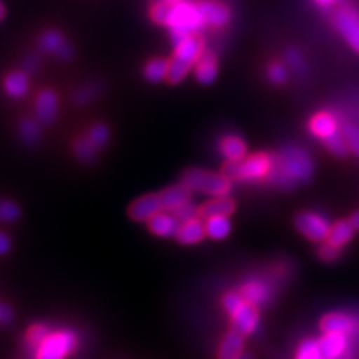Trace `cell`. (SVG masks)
<instances>
[{"label":"cell","instance_id":"obj_1","mask_svg":"<svg viewBox=\"0 0 359 359\" xmlns=\"http://www.w3.org/2000/svg\"><path fill=\"white\" fill-rule=\"evenodd\" d=\"M313 175V161L306 150L289 145L276 157L266 180L280 189H292L306 183Z\"/></svg>","mask_w":359,"mask_h":359},{"label":"cell","instance_id":"obj_2","mask_svg":"<svg viewBox=\"0 0 359 359\" xmlns=\"http://www.w3.org/2000/svg\"><path fill=\"white\" fill-rule=\"evenodd\" d=\"M165 26L170 29L171 41L174 47H177L186 38L198 35L205 27V22L202 20L198 4L183 0V2L170 5Z\"/></svg>","mask_w":359,"mask_h":359},{"label":"cell","instance_id":"obj_3","mask_svg":"<svg viewBox=\"0 0 359 359\" xmlns=\"http://www.w3.org/2000/svg\"><path fill=\"white\" fill-rule=\"evenodd\" d=\"M202 53H204V39L199 36V33L180 42L175 47L174 57L170 60V72L166 80L171 84L183 81Z\"/></svg>","mask_w":359,"mask_h":359},{"label":"cell","instance_id":"obj_4","mask_svg":"<svg viewBox=\"0 0 359 359\" xmlns=\"http://www.w3.org/2000/svg\"><path fill=\"white\" fill-rule=\"evenodd\" d=\"M222 304L232 319V330L238 331L244 337L255 332L259 325V311H257V307L247 302L240 295V292L224 294Z\"/></svg>","mask_w":359,"mask_h":359},{"label":"cell","instance_id":"obj_5","mask_svg":"<svg viewBox=\"0 0 359 359\" xmlns=\"http://www.w3.org/2000/svg\"><path fill=\"white\" fill-rule=\"evenodd\" d=\"M182 184H184L190 192L205 194L212 198L228 196L232 189L231 180L224 174L198 170V168H192L183 174Z\"/></svg>","mask_w":359,"mask_h":359},{"label":"cell","instance_id":"obj_6","mask_svg":"<svg viewBox=\"0 0 359 359\" xmlns=\"http://www.w3.org/2000/svg\"><path fill=\"white\" fill-rule=\"evenodd\" d=\"M273 166V157L265 153L245 156L237 162H228L224 166V175L237 182H259L268 177Z\"/></svg>","mask_w":359,"mask_h":359},{"label":"cell","instance_id":"obj_7","mask_svg":"<svg viewBox=\"0 0 359 359\" xmlns=\"http://www.w3.org/2000/svg\"><path fill=\"white\" fill-rule=\"evenodd\" d=\"M78 347V337L69 330L51 332L43 340L35 359H65Z\"/></svg>","mask_w":359,"mask_h":359},{"label":"cell","instance_id":"obj_8","mask_svg":"<svg viewBox=\"0 0 359 359\" xmlns=\"http://www.w3.org/2000/svg\"><path fill=\"white\" fill-rule=\"evenodd\" d=\"M297 229L311 241H327L332 224L328 217L316 211L301 212L295 219Z\"/></svg>","mask_w":359,"mask_h":359},{"label":"cell","instance_id":"obj_9","mask_svg":"<svg viewBox=\"0 0 359 359\" xmlns=\"http://www.w3.org/2000/svg\"><path fill=\"white\" fill-rule=\"evenodd\" d=\"M38 50L41 53L54 54L60 60H71L74 57V50L71 43L66 41L63 33L57 29L45 30L38 39Z\"/></svg>","mask_w":359,"mask_h":359},{"label":"cell","instance_id":"obj_10","mask_svg":"<svg viewBox=\"0 0 359 359\" xmlns=\"http://www.w3.org/2000/svg\"><path fill=\"white\" fill-rule=\"evenodd\" d=\"M334 22L344 41L351 45L355 53L359 54V15L353 9L341 8L337 11Z\"/></svg>","mask_w":359,"mask_h":359},{"label":"cell","instance_id":"obj_11","mask_svg":"<svg viewBox=\"0 0 359 359\" xmlns=\"http://www.w3.org/2000/svg\"><path fill=\"white\" fill-rule=\"evenodd\" d=\"M318 343L322 359H341L352 346L351 337L340 332L325 334Z\"/></svg>","mask_w":359,"mask_h":359},{"label":"cell","instance_id":"obj_12","mask_svg":"<svg viewBox=\"0 0 359 359\" xmlns=\"http://www.w3.org/2000/svg\"><path fill=\"white\" fill-rule=\"evenodd\" d=\"M161 211L165 210L159 194H150L132 202L129 207V216L135 222H147Z\"/></svg>","mask_w":359,"mask_h":359},{"label":"cell","instance_id":"obj_13","mask_svg":"<svg viewBox=\"0 0 359 359\" xmlns=\"http://www.w3.org/2000/svg\"><path fill=\"white\" fill-rule=\"evenodd\" d=\"M196 4L205 26L223 27L229 22L231 11L226 5L216 2V0H199Z\"/></svg>","mask_w":359,"mask_h":359},{"label":"cell","instance_id":"obj_14","mask_svg":"<svg viewBox=\"0 0 359 359\" xmlns=\"http://www.w3.org/2000/svg\"><path fill=\"white\" fill-rule=\"evenodd\" d=\"M36 118L42 125H51L59 112V97L54 90L43 88L35 100Z\"/></svg>","mask_w":359,"mask_h":359},{"label":"cell","instance_id":"obj_15","mask_svg":"<svg viewBox=\"0 0 359 359\" xmlns=\"http://www.w3.org/2000/svg\"><path fill=\"white\" fill-rule=\"evenodd\" d=\"M240 295L255 307H261L271 298L273 289L264 280L250 278L240 287Z\"/></svg>","mask_w":359,"mask_h":359},{"label":"cell","instance_id":"obj_16","mask_svg":"<svg viewBox=\"0 0 359 359\" xmlns=\"http://www.w3.org/2000/svg\"><path fill=\"white\" fill-rule=\"evenodd\" d=\"M147 224L150 232L157 235V237L171 238L177 235L182 222H180L171 211H161L154 215L150 220H147Z\"/></svg>","mask_w":359,"mask_h":359},{"label":"cell","instance_id":"obj_17","mask_svg":"<svg viewBox=\"0 0 359 359\" xmlns=\"http://www.w3.org/2000/svg\"><path fill=\"white\" fill-rule=\"evenodd\" d=\"M205 224L202 223L199 219H190L186 222H182L180 224V229L175 235V238L180 244L184 245H192L205 238Z\"/></svg>","mask_w":359,"mask_h":359},{"label":"cell","instance_id":"obj_18","mask_svg":"<svg viewBox=\"0 0 359 359\" xmlns=\"http://www.w3.org/2000/svg\"><path fill=\"white\" fill-rule=\"evenodd\" d=\"M310 130L314 137L327 140L332 137L334 133L339 132V120H337L331 112H318V114L313 116V118L310 120Z\"/></svg>","mask_w":359,"mask_h":359},{"label":"cell","instance_id":"obj_19","mask_svg":"<svg viewBox=\"0 0 359 359\" xmlns=\"http://www.w3.org/2000/svg\"><path fill=\"white\" fill-rule=\"evenodd\" d=\"M195 76L201 84H211L217 76V60L211 51H204L195 63Z\"/></svg>","mask_w":359,"mask_h":359},{"label":"cell","instance_id":"obj_20","mask_svg":"<svg viewBox=\"0 0 359 359\" xmlns=\"http://www.w3.org/2000/svg\"><path fill=\"white\" fill-rule=\"evenodd\" d=\"M244 351V335L231 330L220 343L217 353L219 359H241Z\"/></svg>","mask_w":359,"mask_h":359},{"label":"cell","instance_id":"obj_21","mask_svg":"<svg viewBox=\"0 0 359 359\" xmlns=\"http://www.w3.org/2000/svg\"><path fill=\"white\" fill-rule=\"evenodd\" d=\"M219 151L228 162H237L245 157L247 145L237 135H226L219 142Z\"/></svg>","mask_w":359,"mask_h":359},{"label":"cell","instance_id":"obj_22","mask_svg":"<svg viewBox=\"0 0 359 359\" xmlns=\"http://www.w3.org/2000/svg\"><path fill=\"white\" fill-rule=\"evenodd\" d=\"M162 205L165 211H174L180 205L186 204V202L190 201V190L184 184H175L168 187L159 194Z\"/></svg>","mask_w":359,"mask_h":359},{"label":"cell","instance_id":"obj_23","mask_svg":"<svg viewBox=\"0 0 359 359\" xmlns=\"http://www.w3.org/2000/svg\"><path fill=\"white\" fill-rule=\"evenodd\" d=\"M235 211V202L228 196H217L205 202L204 205L198 208V215L202 217H215V216H231Z\"/></svg>","mask_w":359,"mask_h":359},{"label":"cell","instance_id":"obj_24","mask_svg":"<svg viewBox=\"0 0 359 359\" xmlns=\"http://www.w3.org/2000/svg\"><path fill=\"white\" fill-rule=\"evenodd\" d=\"M4 90L9 97H22L29 90V75L25 71L9 72L4 80Z\"/></svg>","mask_w":359,"mask_h":359},{"label":"cell","instance_id":"obj_25","mask_svg":"<svg viewBox=\"0 0 359 359\" xmlns=\"http://www.w3.org/2000/svg\"><path fill=\"white\" fill-rule=\"evenodd\" d=\"M355 235V229L351 224L349 220H339L335 224L331 226V232L328 235V243H331L335 247H341L346 245L347 243H351Z\"/></svg>","mask_w":359,"mask_h":359},{"label":"cell","instance_id":"obj_26","mask_svg":"<svg viewBox=\"0 0 359 359\" xmlns=\"http://www.w3.org/2000/svg\"><path fill=\"white\" fill-rule=\"evenodd\" d=\"M50 328L47 327V325H42V323H36L33 325V327L27 331L26 334V340H25V349L26 352L35 358L36 353H38V349L41 347V344L43 343V340L47 339V337L50 335Z\"/></svg>","mask_w":359,"mask_h":359},{"label":"cell","instance_id":"obj_27","mask_svg":"<svg viewBox=\"0 0 359 359\" xmlns=\"http://www.w3.org/2000/svg\"><path fill=\"white\" fill-rule=\"evenodd\" d=\"M72 150L81 163H93L96 161L97 147L87 137H76L72 142Z\"/></svg>","mask_w":359,"mask_h":359},{"label":"cell","instance_id":"obj_28","mask_svg":"<svg viewBox=\"0 0 359 359\" xmlns=\"http://www.w3.org/2000/svg\"><path fill=\"white\" fill-rule=\"evenodd\" d=\"M231 220L226 216L208 217L205 222V232L212 240H224L231 233Z\"/></svg>","mask_w":359,"mask_h":359},{"label":"cell","instance_id":"obj_29","mask_svg":"<svg viewBox=\"0 0 359 359\" xmlns=\"http://www.w3.org/2000/svg\"><path fill=\"white\" fill-rule=\"evenodd\" d=\"M18 135L22 144L29 145V147H35V145L39 144V140H41L39 123L32 118H25L20 123Z\"/></svg>","mask_w":359,"mask_h":359},{"label":"cell","instance_id":"obj_30","mask_svg":"<svg viewBox=\"0 0 359 359\" xmlns=\"http://www.w3.org/2000/svg\"><path fill=\"white\" fill-rule=\"evenodd\" d=\"M170 72V62L165 59H153L144 67V76L150 83H159L168 78Z\"/></svg>","mask_w":359,"mask_h":359},{"label":"cell","instance_id":"obj_31","mask_svg":"<svg viewBox=\"0 0 359 359\" xmlns=\"http://www.w3.org/2000/svg\"><path fill=\"white\" fill-rule=\"evenodd\" d=\"M86 137L92 141L97 149H102L109 142V129L104 123H96V125L90 126Z\"/></svg>","mask_w":359,"mask_h":359},{"label":"cell","instance_id":"obj_32","mask_svg":"<svg viewBox=\"0 0 359 359\" xmlns=\"http://www.w3.org/2000/svg\"><path fill=\"white\" fill-rule=\"evenodd\" d=\"M21 216V208L17 202L9 199H0V222L13 223Z\"/></svg>","mask_w":359,"mask_h":359},{"label":"cell","instance_id":"obj_33","mask_svg":"<svg viewBox=\"0 0 359 359\" xmlns=\"http://www.w3.org/2000/svg\"><path fill=\"white\" fill-rule=\"evenodd\" d=\"M99 95V86L97 84H86L83 87H80L74 93V102L78 107H83L92 102Z\"/></svg>","mask_w":359,"mask_h":359},{"label":"cell","instance_id":"obj_34","mask_svg":"<svg viewBox=\"0 0 359 359\" xmlns=\"http://www.w3.org/2000/svg\"><path fill=\"white\" fill-rule=\"evenodd\" d=\"M323 141H325V145L328 147V150L337 157H346L347 153H349V147H347L346 140L343 137V132H340V130L334 133L332 137L323 140Z\"/></svg>","mask_w":359,"mask_h":359},{"label":"cell","instance_id":"obj_35","mask_svg":"<svg viewBox=\"0 0 359 359\" xmlns=\"http://www.w3.org/2000/svg\"><path fill=\"white\" fill-rule=\"evenodd\" d=\"M341 132L349 151L359 157V126L355 125V123H347V125L343 126Z\"/></svg>","mask_w":359,"mask_h":359},{"label":"cell","instance_id":"obj_36","mask_svg":"<svg viewBox=\"0 0 359 359\" xmlns=\"http://www.w3.org/2000/svg\"><path fill=\"white\" fill-rule=\"evenodd\" d=\"M297 359H322L320 351H319V343L311 339L302 341L298 347Z\"/></svg>","mask_w":359,"mask_h":359},{"label":"cell","instance_id":"obj_37","mask_svg":"<svg viewBox=\"0 0 359 359\" xmlns=\"http://www.w3.org/2000/svg\"><path fill=\"white\" fill-rule=\"evenodd\" d=\"M268 80L273 84H283L287 80V71L282 63H271L266 69Z\"/></svg>","mask_w":359,"mask_h":359},{"label":"cell","instance_id":"obj_38","mask_svg":"<svg viewBox=\"0 0 359 359\" xmlns=\"http://www.w3.org/2000/svg\"><path fill=\"white\" fill-rule=\"evenodd\" d=\"M340 255H341L340 247H335L328 241H323V244L320 245V249H319V257L325 262H334V261L339 259Z\"/></svg>","mask_w":359,"mask_h":359},{"label":"cell","instance_id":"obj_39","mask_svg":"<svg viewBox=\"0 0 359 359\" xmlns=\"http://www.w3.org/2000/svg\"><path fill=\"white\" fill-rule=\"evenodd\" d=\"M286 59H287V65L294 69L297 74H302L306 72V63L304 59H302V55L299 54L298 50L295 48H290L286 51Z\"/></svg>","mask_w":359,"mask_h":359},{"label":"cell","instance_id":"obj_40","mask_svg":"<svg viewBox=\"0 0 359 359\" xmlns=\"http://www.w3.org/2000/svg\"><path fill=\"white\" fill-rule=\"evenodd\" d=\"M171 212L180 222H186V220H190V219H195L198 216V208H195L189 201V202H186V204L180 205L178 208H175Z\"/></svg>","mask_w":359,"mask_h":359},{"label":"cell","instance_id":"obj_41","mask_svg":"<svg viewBox=\"0 0 359 359\" xmlns=\"http://www.w3.org/2000/svg\"><path fill=\"white\" fill-rule=\"evenodd\" d=\"M14 322V309L8 302L0 301V325L2 327H9Z\"/></svg>","mask_w":359,"mask_h":359},{"label":"cell","instance_id":"obj_42","mask_svg":"<svg viewBox=\"0 0 359 359\" xmlns=\"http://www.w3.org/2000/svg\"><path fill=\"white\" fill-rule=\"evenodd\" d=\"M39 63H41L39 62V55L35 54V53H29L26 55L25 62H22V69H25L26 74H33V72L38 71Z\"/></svg>","mask_w":359,"mask_h":359},{"label":"cell","instance_id":"obj_43","mask_svg":"<svg viewBox=\"0 0 359 359\" xmlns=\"http://www.w3.org/2000/svg\"><path fill=\"white\" fill-rule=\"evenodd\" d=\"M11 250V240L6 233L0 232V256L9 253Z\"/></svg>","mask_w":359,"mask_h":359},{"label":"cell","instance_id":"obj_44","mask_svg":"<svg viewBox=\"0 0 359 359\" xmlns=\"http://www.w3.org/2000/svg\"><path fill=\"white\" fill-rule=\"evenodd\" d=\"M349 222H351V224H352L355 231H359V211L353 212V215L349 219Z\"/></svg>","mask_w":359,"mask_h":359},{"label":"cell","instance_id":"obj_45","mask_svg":"<svg viewBox=\"0 0 359 359\" xmlns=\"http://www.w3.org/2000/svg\"><path fill=\"white\" fill-rule=\"evenodd\" d=\"M314 2H316L322 8H330L337 2V0H314Z\"/></svg>","mask_w":359,"mask_h":359},{"label":"cell","instance_id":"obj_46","mask_svg":"<svg viewBox=\"0 0 359 359\" xmlns=\"http://www.w3.org/2000/svg\"><path fill=\"white\" fill-rule=\"evenodd\" d=\"M5 17H6V9L2 5V2H0V21H2Z\"/></svg>","mask_w":359,"mask_h":359},{"label":"cell","instance_id":"obj_47","mask_svg":"<svg viewBox=\"0 0 359 359\" xmlns=\"http://www.w3.org/2000/svg\"><path fill=\"white\" fill-rule=\"evenodd\" d=\"M162 2H166L170 5H174V4H178V2H183V0H162Z\"/></svg>","mask_w":359,"mask_h":359}]
</instances>
